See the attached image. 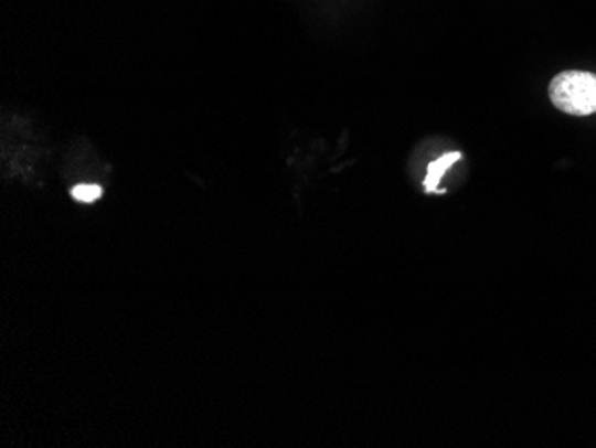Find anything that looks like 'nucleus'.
I'll return each instance as SVG.
<instances>
[{
	"mask_svg": "<svg viewBox=\"0 0 596 448\" xmlns=\"http://www.w3.org/2000/svg\"><path fill=\"white\" fill-rule=\"evenodd\" d=\"M461 158V152H448V154L441 156V158L433 161V163L429 164V169H427V178H425L424 182L425 192L438 193V186L443 175H445V172Z\"/></svg>",
	"mask_w": 596,
	"mask_h": 448,
	"instance_id": "obj_2",
	"label": "nucleus"
},
{
	"mask_svg": "<svg viewBox=\"0 0 596 448\" xmlns=\"http://www.w3.org/2000/svg\"><path fill=\"white\" fill-rule=\"evenodd\" d=\"M100 195H103V188L98 186V184H79V186L72 190V196H74L75 201L86 202V204L97 201Z\"/></svg>",
	"mask_w": 596,
	"mask_h": 448,
	"instance_id": "obj_3",
	"label": "nucleus"
},
{
	"mask_svg": "<svg viewBox=\"0 0 596 448\" xmlns=\"http://www.w3.org/2000/svg\"><path fill=\"white\" fill-rule=\"evenodd\" d=\"M555 108L573 117H587L596 113V74L568 71L555 75L549 88Z\"/></svg>",
	"mask_w": 596,
	"mask_h": 448,
	"instance_id": "obj_1",
	"label": "nucleus"
}]
</instances>
